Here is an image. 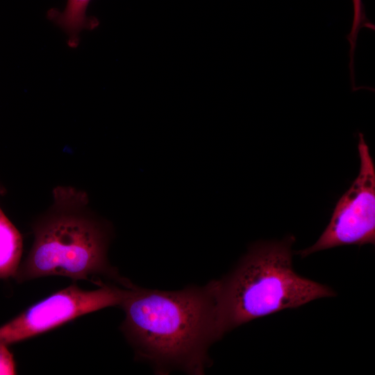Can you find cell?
Masks as SVG:
<instances>
[{"label": "cell", "instance_id": "6da1fadb", "mask_svg": "<svg viewBox=\"0 0 375 375\" xmlns=\"http://www.w3.org/2000/svg\"><path fill=\"white\" fill-rule=\"evenodd\" d=\"M119 307L124 312L120 330L135 358L159 374H203L210 347L226 333L217 280L174 291L133 284Z\"/></svg>", "mask_w": 375, "mask_h": 375}, {"label": "cell", "instance_id": "7a4b0ae2", "mask_svg": "<svg viewBox=\"0 0 375 375\" xmlns=\"http://www.w3.org/2000/svg\"><path fill=\"white\" fill-rule=\"evenodd\" d=\"M34 241L14 278L18 282L60 276L98 286L101 278L123 287L133 283L108 261L109 225L88 209L85 193L69 187L53 191V203L34 225Z\"/></svg>", "mask_w": 375, "mask_h": 375}, {"label": "cell", "instance_id": "3957f363", "mask_svg": "<svg viewBox=\"0 0 375 375\" xmlns=\"http://www.w3.org/2000/svg\"><path fill=\"white\" fill-rule=\"evenodd\" d=\"M294 241L289 236L251 245L233 270L217 280L226 333L255 319L335 295L329 287L294 271Z\"/></svg>", "mask_w": 375, "mask_h": 375}, {"label": "cell", "instance_id": "277c9868", "mask_svg": "<svg viewBox=\"0 0 375 375\" xmlns=\"http://www.w3.org/2000/svg\"><path fill=\"white\" fill-rule=\"evenodd\" d=\"M92 290L72 284L29 306L0 326V344L10 345L38 336L99 310L120 306L127 288L104 283Z\"/></svg>", "mask_w": 375, "mask_h": 375}, {"label": "cell", "instance_id": "5b68a950", "mask_svg": "<svg viewBox=\"0 0 375 375\" xmlns=\"http://www.w3.org/2000/svg\"><path fill=\"white\" fill-rule=\"evenodd\" d=\"M358 176L338 200L329 224L317 242L297 251L301 257L342 245L374 244L375 166L361 133H358Z\"/></svg>", "mask_w": 375, "mask_h": 375}, {"label": "cell", "instance_id": "8992f818", "mask_svg": "<svg viewBox=\"0 0 375 375\" xmlns=\"http://www.w3.org/2000/svg\"><path fill=\"white\" fill-rule=\"evenodd\" d=\"M90 0H67L63 11L55 8L49 10L47 17L60 27L67 35V43L71 48H76L83 30H92L99 25L94 17L87 15Z\"/></svg>", "mask_w": 375, "mask_h": 375}, {"label": "cell", "instance_id": "52a82bcc", "mask_svg": "<svg viewBox=\"0 0 375 375\" xmlns=\"http://www.w3.org/2000/svg\"><path fill=\"white\" fill-rule=\"evenodd\" d=\"M22 238L0 208V278L15 277L22 254Z\"/></svg>", "mask_w": 375, "mask_h": 375}, {"label": "cell", "instance_id": "ba28073f", "mask_svg": "<svg viewBox=\"0 0 375 375\" xmlns=\"http://www.w3.org/2000/svg\"><path fill=\"white\" fill-rule=\"evenodd\" d=\"M353 6V17L351 31L347 35L350 44L349 58L351 63L353 62L354 52L356 47L358 33L361 28L367 27L374 29V26L369 22L365 12L362 0H352Z\"/></svg>", "mask_w": 375, "mask_h": 375}, {"label": "cell", "instance_id": "9c48e42d", "mask_svg": "<svg viewBox=\"0 0 375 375\" xmlns=\"http://www.w3.org/2000/svg\"><path fill=\"white\" fill-rule=\"evenodd\" d=\"M16 365L8 345L0 344V375L15 374Z\"/></svg>", "mask_w": 375, "mask_h": 375}]
</instances>
